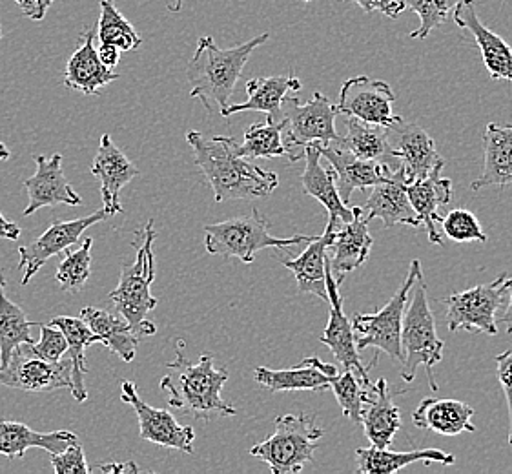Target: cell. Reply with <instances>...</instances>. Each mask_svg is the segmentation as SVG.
Wrapping results in <instances>:
<instances>
[{"label": "cell", "mask_w": 512, "mask_h": 474, "mask_svg": "<svg viewBox=\"0 0 512 474\" xmlns=\"http://www.w3.org/2000/svg\"><path fill=\"white\" fill-rule=\"evenodd\" d=\"M186 143L192 146L195 165L212 186L216 203L268 197L279 186L277 174L241 154L234 137L188 132Z\"/></svg>", "instance_id": "cell-1"}, {"label": "cell", "mask_w": 512, "mask_h": 474, "mask_svg": "<svg viewBox=\"0 0 512 474\" xmlns=\"http://www.w3.org/2000/svg\"><path fill=\"white\" fill-rule=\"evenodd\" d=\"M185 347V341H175V360L166 363L170 372L161 380V389L170 394V407L201 420L234 416L236 407L221 398L230 376L226 367H216V358L210 352L201 354L197 361H190L183 352Z\"/></svg>", "instance_id": "cell-2"}, {"label": "cell", "mask_w": 512, "mask_h": 474, "mask_svg": "<svg viewBox=\"0 0 512 474\" xmlns=\"http://www.w3.org/2000/svg\"><path fill=\"white\" fill-rule=\"evenodd\" d=\"M268 33L254 37L234 48L221 50L212 37H199L197 50L186 66V79L192 84L190 97L199 99L208 114L223 112L241 79L246 62L256 48L268 41Z\"/></svg>", "instance_id": "cell-3"}, {"label": "cell", "mask_w": 512, "mask_h": 474, "mask_svg": "<svg viewBox=\"0 0 512 474\" xmlns=\"http://www.w3.org/2000/svg\"><path fill=\"white\" fill-rule=\"evenodd\" d=\"M155 237L154 219H150L143 230L135 232L132 245L137 250V258L132 265H123L117 287L108 294L115 310L132 325L139 338L154 336L157 332L154 321L146 318L159 305V299L150 292L155 279Z\"/></svg>", "instance_id": "cell-4"}, {"label": "cell", "mask_w": 512, "mask_h": 474, "mask_svg": "<svg viewBox=\"0 0 512 474\" xmlns=\"http://www.w3.org/2000/svg\"><path fill=\"white\" fill-rule=\"evenodd\" d=\"M414 296L410 299L409 309H405L403 316V329H401V361L400 376L403 382L412 383L420 367H425L429 376L432 391H438V383L434 380V365L443 360V347L445 343L440 340L436 332V320L429 307L427 298V285L421 274L414 283Z\"/></svg>", "instance_id": "cell-5"}, {"label": "cell", "mask_w": 512, "mask_h": 474, "mask_svg": "<svg viewBox=\"0 0 512 474\" xmlns=\"http://www.w3.org/2000/svg\"><path fill=\"white\" fill-rule=\"evenodd\" d=\"M325 431L312 414H283L274 422V433L254 445L250 454L270 467L274 474H296L314 460V451Z\"/></svg>", "instance_id": "cell-6"}, {"label": "cell", "mask_w": 512, "mask_h": 474, "mask_svg": "<svg viewBox=\"0 0 512 474\" xmlns=\"http://www.w3.org/2000/svg\"><path fill=\"white\" fill-rule=\"evenodd\" d=\"M318 236H272L268 230V221L252 208L248 216L232 217L216 225L205 227V248L212 256L237 258L243 263H254L256 254L265 248L296 247L301 243H310Z\"/></svg>", "instance_id": "cell-7"}, {"label": "cell", "mask_w": 512, "mask_h": 474, "mask_svg": "<svg viewBox=\"0 0 512 474\" xmlns=\"http://www.w3.org/2000/svg\"><path fill=\"white\" fill-rule=\"evenodd\" d=\"M281 114L285 123L283 139L290 163H297L305 157V146L328 145L339 137L334 126L339 114L338 106L330 103L321 92L314 93L305 104L299 103L294 95H287L283 99Z\"/></svg>", "instance_id": "cell-8"}, {"label": "cell", "mask_w": 512, "mask_h": 474, "mask_svg": "<svg viewBox=\"0 0 512 474\" xmlns=\"http://www.w3.org/2000/svg\"><path fill=\"white\" fill-rule=\"evenodd\" d=\"M421 274H423L421 263L418 259H414L410 263L405 283L383 309L376 310L374 314H359V312L354 314L350 323L354 329L358 351L376 349V351L385 352L390 360L403 361V349H401L403 316L409 303V292Z\"/></svg>", "instance_id": "cell-9"}, {"label": "cell", "mask_w": 512, "mask_h": 474, "mask_svg": "<svg viewBox=\"0 0 512 474\" xmlns=\"http://www.w3.org/2000/svg\"><path fill=\"white\" fill-rule=\"evenodd\" d=\"M507 279L509 274L485 285H476L472 289L456 292L445 299L447 305V327L451 332L467 330L480 332L487 336L498 334L496 312L502 307L503 298L507 296Z\"/></svg>", "instance_id": "cell-10"}, {"label": "cell", "mask_w": 512, "mask_h": 474, "mask_svg": "<svg viewBox=\"0 0 512 474\" xmlns=\"http://www.w3.org/2000/svg\"><path fill=\"white\" fill-rule=\"evenodd\" d=\"M0 385L26 392L72 391V363L66 360H42L31 351V343H22L11 354L8 365L0 367Z\"/></svg>", "instance_id": "cell-11"}, {"label": "cell", "mask_w": 512, "mask_h": 474, "mask_svg": "<svg viewBox=\"0 0 512 474\" xmlns=\"http://www.w3.org/2000/svg\"><path fill=\"white\" fill-rule=\"evenodd\" d=\"M106 210H97L90 216L79 217L72 221H55L41 237L31 241L30 245L19 248V270H22V285H28L33 276L41 270L48 259L59 256L72 248L88 228L108 219Z\"/></svg>", "instance_id": "cell-12"}, {"label": "cell", "mask_w": 512, "mask_h": 474, "mask_svg": "<svg viewBox=\"0 0 512 474\" xmlns=\"http://www.w3.org/2000/svg\"><path fill=\"white\" fill-rule=\"evenodd\" d=\"M394 101H396V95L385 81L359 75L343 84L339 93L338 112L363 123L389 128L401 119L398 115H394L392 110Z\"/></svg>", "instance_id": "cell-13"}, {"label": "cell", "mask_w": 512, "mask_h": 474, "mask_svg": "<svg viewBox=\"0 0 512 474\" xmlns=\"http://www.w3.org/2000/svg\"><path fill=\"white\" fill-rule=\"evenodd\" d=\"M121 400L134 407L137 420H139V438L152 442V444L175 449L181 453H194L195 433L194 427L181 425L172 414L164 409H155L152 405L143 402L137 394L135 383H121Z\"/></svg>", "instance_id": "cell-14"}, {"label": "cell", "mask_w": 512, "mask_h": 474, "mask_svg": "<svg viewBox=\"0 0 512 474\" xmlns=\"http://www.w3.org/2000/svg\"><path fill=\"white\" fill-rule=\"evenodd\" d=\"M387 134L390 148L400 161L407 183L425 179L445 166V159L438 154L431 135L418 124L405 123L400 119L387 128Z\"/></svg>", "instance_id": "cell-15"}, {"label": "cell", "mask_w": 512, "mask_h": 474, "mask_svg": "<svg viewBox=\"0 0 512 474\" xmlns=\"http://www.w3.org/2000/svg\"><path fill=\"white\" fill-rule=\"evenodd\" d=\"M370 219L361 207L352 208V219L334 232L328 245V263L336 283L341 285L350 272L369 261L374 239L369 232Z\"/></svg>", "instance_id": "cell-16"}, {"label": "cell", "mask_w": 512, "mask_h": 474, "mask_svg": "<svg viewBox=\"0 0 512 474\" xmlns=\"http://www.w3.org/2000/svg\"><path fill=\"white\" fill-rule=\"evenodd\" d=\"M339 139V137H338ZM330 141L328 145H316L321 157H325L336 176L339 197L347 203L354 190H367L383 183L394 172L387 163L369 161L352 154L347 148L339 145V141Z\"/></svg>", "instance_id": "cell-17"}, {"label": "cell", "mask_w": 512, "mask_h": 474, "mask_svg": "<svg viewBox=\"0 0 512 474\" xmlns=\"http://www.w3.org/2000/svg\"><path fill=\"white\" fill-rule=\"evenodd\" d=\"M33 161L37 163V172L22 183L24 190L28 192V207L24 208V216H31L44 207L81 205V197L73 190L70 181L62 172L61 154H53L52 157L33 154Z\"/></svg>", "instance_id": "cell-18"}, {"label": "cell", "mask_w": 512, "mask_h": 474, "mask_svg": "<svg viewBox=\"0 0 512 474\" xmlns=\"http://www.w3.org/2000/svg\"><path fill=\"white\" fill-rule=\"evenodd\" d=\"M327 292L328 307H330V316H328L327 329L319 341L327 345L334 358L343 369H352L358 372L363 380H370L369 367H365L359 360V351L356 347V338H354V329L350 323L345 310H343V298L339 294V285L332 276L330 263L327 256Z\"/></svg>", "instance_id": "cell-19"}, {"label": "cell", "mask_w": 512, "mask_h": 474, "mask_svg": "<svg viewBox=\"0 0 512 474\" xmlns=\"http://www.w3.org/2000/svg\"><path fill=\"white\" fill-rule=\"evenodd\" d=\"M92 174L101 181V197L108 216L123 214L121 190L139 176V168L121 152L112 137L104 134L93 157Z\"/></svg>", "instance_id": "cell-20"}, {"label": "cell", "mask_w": 512, "mask_h": 474, "mask_svg": "<svg viewBox=\"0 0 512 474\" xmlns=\"http://www.w3.org/2000/svg\"><path fill=\"white\" fill-rule=\"evenodd\" d=\"M454 22L461 30L471 31L492 79L512 83V48L480 21L474 0H461L454 10Z\"/></svg>", "instance_id": "cell-21"}, {"label": "cell", "mask_w": 512, "mask_h": 474, "mask_svg": "<svg viewBox=\"0 0 512 474\" xmlns=\"http://www.w3.org/2000/svg\"><path fill=\"white\" fill-rule=\"evenodd\" d=\"M365 212L370 221L376 217L381 219L385 228L396 227V225L420 227V217L410 203L409 194H407V177L401 165L392 172L389 179L372 186V192L365 203Z\"/></svg>", "instance_id": "cell-22"}, {"label": "cell", "mask_w": 512, "mask_h": 474, "mask_svg": "<svg viewBox=\"0 0 512 474\" xmlns=\"http://www.w3.org/2000/svg\"><path fill=\"white\" fill-rule=\"evenodd\" d=\"M339 371L336 365L319 360L318 356L305 358L292 369L274 371L268 367H257L254 380L272 392L316 391L330 389Z\"/></svg>", "instance_id": "cell-23"}, {"label": "cell", "mask_w": 512, "mask_h": 474, "mask_svg": "<svg viewBox=\"0 0 512 474\" xmlns=\"http://www.w3.org/2000/svg\"><path fill=\"white\" fill-rule=\"evenodd\" d=\"M93 41H95V28L82 31L77 48L66 62V70H64V86L75 92H81L82 95H95L101 92L106 84L119 79V75L113 72L112 68L104 66L101 62Z\"/></svg>", "instance_id": "cell-24"}, {"label": "cell", "mask_w": 512, "mask_h": 474, "mask_svg": "<svg viewBox=\"0 0 512 474\" xmlns=\"http://www.w3.org/2000/svg\"><path fill=\"white\" fill-rule=\"evenodd\" d=\"M338 217H328V225L323 236L308 243L307 250L294 259H281V263L292 270L297 281V289L303 294H312L316 298L328 301L327 292V256L328 245L338 227Z\"/></svg>", "instance_id": "cell-25"}, {"label": "cell", "mask_w": 512, "mask_h": 474, "mask_svg": "<svg viewBox=\"0 0 512 474\" xmlns=\"http://www.w3.org/2000/svg\"><path fill=\"white\" fill-rule=\"evenodd\" d=\"M361 425L370 445L378 449H389V445L394 442V436L400 431V409L392 402L385 378H379L378 382L372 385L369 398L363 405Z\"/></svg>", "instance_id": "cell-26"}, {"label": "cell", "mask_w": 512, "mask_h": 474, "mask_svg": "<svg viewBox=\"0 0 512 474\" xmlns=\"http://www.w3.org/2000/svg\"><path fill=\"white\" fill-rule=\"evenodd\" d=\"M303 88L294 73L274 75V77H257L246 83L248 99L245 103L230 104L221 112L223 117L241 114V112H263L268 119H279L283 99L288 93L299 92Z\"/></svg>", "instance_id": "cell-27"}, {"label": "cell", "mask_w": 512, "mask_h": 474, "mask_svg": "<svg viewBox=\"0 0 512 474\" xmlns=\"http://www.w3.org/2000/svg\"><path fill=\"white\" fill-rule=\"evenodd\" d=\"M512 185V124L489 123L483 137V170L471 188Z\"/></svg>", "instance_id": "cell-28"}, {"label": "cell", "mask_w": 512, "mask_h": 474, "mask_svg": "<svg viewBox=\"0 0 512 474\" xmlns=\"http://www.w3.org/2000/svg\"><path fill=\"white\" fill-rule=\"evenodd\" d=\"M407 194H409L412 208L420 217L421 225L427 230V236L432 245L443 247L440 232H438V223L441 221L440 207L451 203L452 183L451 179L441 177V170L432 172L431 176L425 179H418L407 183Z\"/></svg>", "instance_id": "cell-29"}, {"label": "cell", "mask_w": 512, "mask_h": 474, "mask_svg": "<svg viewBox=\"0 0 512 474\" xmlns=\"http://www.w3.org/2000/svg\"><path fill=\"white\" fill-rule=\"evenodd\" d=\"M472 416L474 409L460 400L425 398L412 414V423L423 431H432L441 436H458L476 431L471 423Z\"/></svg>", "instance_id": "cell-30"}, {"label": "cell", "mask_w": 512, "mask_h": 474, "mask_svg": "<svg viewBox=\"0 0 512 474\" xmlns=\"http://www.w3.org/2000/svg\"><path fill=\"white\" fill-rule=\"evenodd\" d=\"M79 442V436L72 431L39 433L21 422H10L0 418V454L11 460L22 458L28 449L39 447L48 453H61L68 445Z\"/></svg>", "instance_id": "cell-31"}, {"label": "cell", "mask_w": 512, "mask_h": 474, "mask_svg": "<svg viewBox=\"0 0 512 474\" xmlns=\"http://www.w3.org/2000/svg\"><path fill=\"white\" fill-rule=\"evenodd\" d=\"M307 166L303 170L301 183L308 196L318 199L323 207L327 208L328 217H338L339 221L349 223L352 219V208L345 205V201L339 197L336 176L332 168H323L321 154L316 145L305 146Z\"/></svg>", "instance_id": "cell-32"}, {"label": "cell", "mask_w": 512, "mask_h": 474, "mask_svg": "<svg viewBox=\"0 0 512 474\" xmlns=\"http://www.w3.org/2000/svg\"><path fill=\"white\" fill-rule=\"evenodd\" d=\"M359 474H392L416 462L425 464L454 465L456 456L441 449H416L409 453H394L389 449L363 447L356 451Z\"/></svg>", "instance_id": "cell-33"}, {"label": "cell", "mask_w": 512, "mask_h": 474, "mask_svg": "<svg viewBox=\"0 0 512 474\" xmlns=\"http://www.w3.org/2000/svg\"><path fill=\"white\" fill-rule=\"evenodd\" d=\"M81 318L88 323L92 332L99 336L104 347L115 352L124 363L134 361L137 343L141 338L135 334L132 325L124 320L119 312L115 314L110 310L86 307L81 310Z\"/></svg>", "instance_id": "cell-34"}, {"label": "cell", "mask_w": 512, "mask_h": 474, "mask_svg": "<svg viewBox=\"0 0 512 474\" xmlns=\"http://www.w3.org/2000/svg\"><path fill=\"white\" fill-rule=\"evenodd\" d=\"M50 325L62 330L68 340V360L72 363V394L77 402L88 400V391L84 385V376L88 372L86 367V349L93 343H101L99 336L92 332L88 323L82 318L70 316H57L50 321Z\"/></svg>", "instance_id": "cell-35"}, {"label": "cell", "mask_w": 512, "mask_h": 474, "mask_svg": "<svg viewBox=\"0 0 512 474\" xmlns=\"http://www.w3.org/2000/svg\"><path fill=\"white\" fill-rule=\"evenodd\" d=\"M338 141L339 145L361 159L381 161L394 170L398 168L394 166V161L400 165V161L394 157V152L390 148L389 134L385 126L363 123L354 117H347V135L339 137Z\"/></svg>", "instance_id": "cell-36"}, {"label": "cell", "mask_w": 512, "mask_h": 474, "mask_svg": "<svg viewBox=\"0 0 512 474\" xmlns=\"http://www.w3.org/2000/svg\"><path fill=\"white\" fill-rule=\"evenodd\" d=\"M31 323L24 310L6 296V278L0 268V367L8 365L13 351L22 343H35L31 338Z\"/></svg>", "instance_id": "cell-37"}, {"label": "cell", "mask_w": 512, "mask_h": 474, "mask_svg": "<svg viewBox=\"0 0 512 474\" xmlns=\"http://www.w3.org/2000/svg\"><path fill=\"white\" fill-rule=\"evenodd\" d=\"M283 119H268L265 123L252 124L245 132L243 143H239L241 154L248 159H274L287 157V146L283 139Z\"/></svg>", "instance_id": "cell-38"}, {"label": "cell", "mask_w": 512, "mask_h": 474, "mask_svg": "<svg viewBox=\"0 0 512 474\" xmlns=\"http://www.w3.org/2000/svg\"><path fill=\"white\" fill-rule=\"evenodd\" d=\"M97 37L101 44H112L121 52H135L143 44V37L137 33L132 22L115 8V0H101Z\"/></svg>", "instance_id": "cell-39"}, {"label": "cell", "mask_w": 512, "mask_h": 474, "mask_svg": "<svg viewBox=\"0 0 512 474\" xmlns=\"http://www.w3.org/2000/svg\"><path fill=\"white\" fill-rule=\"evenodd\" d=\"M372 385L374 383L370 380H363L358 372L352 371V369L339 372L336 380L330 385L341 411L349 418L350 422H354L356 425H361L363 405L369 398Z\"/></svg>", "instance_id": "cell-40"}, {"label": "cell", "mask_w": 512, "mask_h": 474, "mask_svg": "<svg viewBox=\"0 0 512 474\" xmlns=\"http://www.w3.org/2000/svg\"><path fill=\"white\" fill-rule=\"evenodd\" d=\"M92 237H86L82 245L75 250H66L61 265L57 267L55 279L61 283L64 292H77L92 274Z\"/></svg>", "instance_id": "cell-41"}, {"label": "cell", "mask_w": 512, "mask_h": 474, "mask_svg": "<svg viewBox=\"0 0 512 474\" xmlns=\"http://www.w3.org/2000/svg\"><path fill=\"white\" fill-rule=\"evenodd\" d=\"M405 8L414 11L420 17V28L412 31V39H427L432 30H436L454 13L461 0H403Z\"/></svg>", "instance_id": "cell-42"}, {"label": "cell", "mask_w": 512, "mask_h": 474, "mask_svg": "<svg viewBox=\"0 0 512 474\" xmlns=\"http://www.w3.org/2000/svg\"><path fill=\"white\" fill-rule=\"evenodd\" d=\"M441 228L445 236L451 237L456 243H485L487 234L483 232L480 221L467 208H454L445 217H441Z\"/></svg>", "instance_id": "cell-43"}, {"label": "cell", "mask_w": 512, "mask_h": 474, "mask_svg": "<svg viewBox=\"0 0 512 474\" xmlns=\"http://www.w3.org/2000/svg\"><path fill=\"white\" fill-rule=\"evenodd\" d=\"M37 327L41 329V340L31 343V351L42 360L52 361V363L61 361L68 351V340L62 334V330L53 325H42V323H37Z\"/></svg>", "instance_id": "cell-44"}, {"label": "cell", "mask_w": 512, "mask_h": 474, "mask_svg": "<svg viewBox=\"0 0 512 474\" xmlns=\"http://www.w3.org/2000/svg\"><path fill=\"white\" fill-rule=\"evenodd\" d=\"M53 471L57 474H90L92 467L86 464L84 449L79 442L68 445L61 453L52 454Z\"/></svg>", "instance_id": "cell-45"}, {"label": "cell", "mask_w": 512, "mask_h": 474, "mask_svg": "<svg viewBox=\"0 0 512 474\" xmlns=\"http://www.w3.org/2000/svg\"><path fill=\"white\" fill-rule=\"evenodd\" d=\"M496 371H498V382L502 385L507 407H509V445H512V351L503 352L496 356Z\"/></svg>", "instance_id": "cell-46"}, {"label": "cell", "mask_w": 512, "mask_h": 474, "mask_svg": "<svg viewBox=\"0 0 512 474\" xmlns=\"http://www.w3.org/2000/svg\"><path fill=\"white\" fill-rule=\"evenodd\" d=\"M354 2H358L365 13H372V11L378 10L381 13H385L390 19L400 17L401 13L407 10L403 0H354Z\"/></svg>", "instance_id": "cell-47"}, {"label": "cell", "mask_w": 512, "mask_h": 474, "mask_svg": "<svg viewBox=\"0 0 512 474\" xmlns=\"http://www.w3.org/2000/svg\"><path fill=\"white\" fill-rule=\"evenodd\" d=\"M19 8H21L24 17H28L31 21H44L46 13L50 10L55 0H13Z\"/></svg>", "instance_id": "cell-48"}, {"label": "cell", "mask_w": 512, "mask_h": 474, "mask_svg": "<svg viewBox=\"0 0 512 474\" xmlns=\"http://www.w3.org/2000/svg\"><path fill=\"white\" fill-rule=\"evenodd\" d=\"M97 53H99V59H101L104 66H108L112 70L121 61V50L115 48L112 44H101V48L97 50Z\"/></svg>", "instance_id": "cell-49"}, {"label": "cell", "mask_w": 512, "mask_h": 474, "mask_svg": "<svg viewBox=\"0 0 512 474\" xmlns=\"http://www.w3.org/2000/svg\"><path fill=\"white\" fill-rule=\"evenodd\" d=\"M99 469L103 471V473L108 474H128V473H139L141 469H139V465L135 464V462H108V464H99Z\"/></svg>", "instance_id": "cell-50"}, {"label": "cell", "mask_w": 512, "mask_h": 474, "mask_svg": "<svg viewBox=\"0 0 512 474\" xmlns=\"http://www.w3.org/2000/svg\"><path fill=\"white\" fill-rule=\"evenodd\" d=\"M21 237V227L17 223H11L0 212V239L6 241H17Z\"/></svg>", "instance_id": "cell-51"}, {"label": "cell", "mask_w": 512, "mask_h": 474, "mask_svg": "<svg viewBox=\"0 0 512 474\" xmlns=\"http://www.w3.org/2000/svg\"><path fill=\"white\" fill-rule=\"evenodd\" d=\"M507 294H509V303L503 312L502 323L507 327V332L512 334V278L507 279Z\"/></svg>", "instance_id": "cell-52"}, {"label": "cell", "mask_w": 512, "mask_h": 474, "mask_svg": "<svg viewBox=\"0 0 512 474\" xmlns=\"http://www.w3.org/2000/svg\"><path fill=\"white\" fill-rule=\"evenodd\" d=\"M6 159H10V150L0 141V161H6Z\"/></svg>", "instance_id": "cell-53"}, {"label": "cell", "mask_w": 512, "mask_h": 474, "mask_svg": "<svg viewBox=\"0 0 512 474\" xmlns=\"http://www.w3.org/2000/svg\"><path fill=\"white\" fill-rule=\"evenodd\" d=\"M181 6H183V0H172V2L168 4V10L179 11L181 10Z\"/></svg>", "instance_id": "cell-54"}, {"label": "cell", "mask_w": 512, "mask_h": 474, "mask_svg": "<svg viewBox=\"0 0 512 474\" xmlns=\"http://www.w3.org/2000/svg\"><path fill=\"white\" fill-rule=\"evenodd\" d=\"M0 39H2V28H0Z\"/></svg>", "instance_id": "cell-55"}, {"label": "cell", "mask_w": 512, "mask_h": 474, "mask_svg": "<svg viewBox=\"0 0 512 474\" xmlns=\"http://www.w3.org/2000/svg\"><path fill=\"white\" fill-rule=\"evenodd\" d=\"M303 2H310V0H303Z\"/></svg>", "instance_id": "cell-56"}, {"label": "cell", "mask_w": 512, "mask_h": 474, "mask_svg": "<svg viewBox=\"0 0 512 474\" xmlns=\"http://www.w3.org/2000/svg\"><path fill=\"white\" fill-rule=\"evenodd\" d=\"M503 2H505V0H503Z\"/></svg>", "instance_id": "cell-57"}]
</instances>
